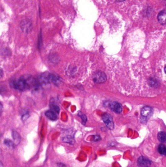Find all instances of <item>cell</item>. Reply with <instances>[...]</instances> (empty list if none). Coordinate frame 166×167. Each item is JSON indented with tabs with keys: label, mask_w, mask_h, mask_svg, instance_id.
Returning a JSON list of instances; mask_svg holds the SVG:
<instances>
[{
	"label": "cell",
	"mask_w": 166,
	"mask_h": 167,
	"mask_svg": "<svg viewBox=\"0 0 166 167\" xmlns=\"http://www.w3.org/2000/svg\"><path fill=\"white\" fill-rule=\"evenodd\" d=\"M14 88L20 90H23L27 88L26 84L23 77L14 80L12 83Z\"/></svg>",
	"instance_id": "cell-1"
},
{
	"label": "cell",
	"mask_w": 166,
	"mask_h": 167,
	"mask_svg": "<svg viewBox=\"0 0 166 167\" xmlns=\"http://www.w3.org/2000/svg\"><path fill=\"white\" fill-rule=\"evenodd\" d=\"M102 119L104 122L107 128L110 130H113L114 128V123L112 117L108 113H105L102 117Z\"/></svg>",
	"instance_id": "cell-2"
},
{
	"label": "cell",
	"mask_w": 166,
	"mask_h": 167,
	"mask_svg": "<svg viewBox=\"0 0 166 167\" xmlns=\"http://www.w3.org/2000/svg\"><path fill=\"white\" fill-rule=\"evenodd\" d=\"M106 76L104 72L98 71L93 75L94 81L97 83H103L106 80Z\"/></svg>",
	"instance_id": "cell-3"
},
{
	"label": "cell",
	"mask_w": 166,
	"mask_h": 167,
	"mask_svg": "<svg viewBox=\"0 0 166 167\" xmlns=\"http://www.w3.org/2000/svg\"><path fill=\"white\" fill-rule=\"evenodd\" d=\"M137 164L140 167H149L152 164V161L148 158L141 156L137 159Z\"/></svg>",
	"instance_id": "cell-4"
},
{
	"label": "cell",
	"mask_w": 166,
	"mask_h": 167,
	"mask_svg": "<svg viewBox=\"0 0 166 167\" xmlns=\"http://www.w3.org/2000/svg\"><path fill=\"white\" fill-rule=\"evenodd\" d=\"M110 108H111L113 112L117 113H121L122 111V107L121 104L117 102H114V103H111L110 104Z\"/></svg>",
	"instance_id": "cell-5"
},
{
	"label": "cell",
	"mask_w": 166,
	"mask_h": 167,
	"mask_svg": "<svg viewBox=\"0 0 166 167\" xmlns=\"http://www.w3.org/2000/svg\"><path fill=\"white\" fill-rule=\"evenodd\" d=\"M166 11L165 9L162 10L159 13L157 17V19L160 24L162 25H165L166 23Z\"/></svg>",
	"instance_id": "cell-6"
},
{
	"label": "cell",
	"mask_w": 166,
	"mask_h": 167,
	"mask_svg": "<svg viewBox=\"0 0 166 167\" xmlns=\"http://www.w3.org/2000/svg\"><path fill=\"white\" fill-rule=\"evenodd\" d=\"M45 115L50 120H52V121H55L56 120L58 119V116L57 115L56 113L55 112L53 111H47L45 112Z\"/></svg>",
	"instance_id": "cell-7"
},
{
	"label": "cell",
	"mask_w": 166,
	"mask_h": 167,
	"mask_svg": "<svg viewBox=\"0 0 166 167\" xmlns=\"http://www.w3.org/2000/svg\"><path fill=\"white\" fill-rule=\"evenodd\" d=\"M152 112V108L150 107L147 106L144 107L141 111V114L142 117H147Z\"/></svg>",
	"instance_id": "cell-8"
},
{
	"label": "cell",
	"mask_w": 166,
	"mask_h": 167,
	"mask_svg": "<svg viewBox=\"0 0 166 167\" xmlns=\"http://www.w3.org/2000/svg\"><path fill=\"white\" fill-rule=\"evenodd\" d=\"M12 137L15 145H18L21 141V136L20 134L16 131H13Z\"/></svg>",
	"instance_id": "cell-9"
},
{
	"label": "cell",
	"mask_w": 166,
	"mask_h": 167,
	"mask_svg": "<svg viewBox=\"0 0 166 167\" xmlns=\"http://www.w3.org/2000/svg\"><path fill=\"white\" fill-rule=\"evenodd\" d=\"M21 28L24 31L28 32L31 29V23H28L27 21L26 22L24 21V23H22V25H21Z\"/></svg>",
	"instance_id": "cell-10"
},
{
	"label": "cell",
	"mask_w": 166,
	"mask_h": 167,
	"mask_svg": "<svg viewBox=\"0 0 166 167\" xmlns=\"http://www.w3.org/2000/svg\"><path fill=\"white\" fill-rule=\"evenodd\" d=\"M157 138L159 141L161 143H164L166 142V134L164 131H160L158 133Z\"/></svg>",
	"instance_id": "cell-11"
},
{
	"label": "cell",
	"mask_w": 166,
	"mask_h": 167,
	"mask_svg": "<svg viewBox=\"0 0 166 167\" xmlns=\"http://www.w3.org/2000/svg\"><path fill=\"white\" fill-rule=\"evenodd\" d=\"M158 151L161 155H166V148L165 145L163 144H160L158 147Z\"/></svg>",
	"instance_id": "cell-12"
},
{
	"label": "cell",
	"mask_w": 166,
	"mask_h": 167,
	"mask_svg": "<svg viewBox=\"0 0 166 167\" xmlns=\"http://www.w3.org/2000/svg\"><path fill=\"white\" fill-rule=\"evenodd\" d=\"M4 143L6 145V146H7L8 147H14V143L12 140H9V139H6L4 141Z\"/></svg>",
	"instance_id": "cell-13"
},
{
	"label": "cell",
	"mask_w": 166,
	"mask_h": 167,
	"mask_svg": "<svg viewBox=\"0 0 166 167\" xmlns=\"http://www.w3.org/2000/svg\"><path fill=\"white\" fill-rule=\"evenodd\" d=\"M51 107L52 109L53 110L54 112L58 113H59L60 109L59 107H58V106L57 105H55V104H52Z\"/></svg>",
	"instance_id": "cell-14"
},
{
	"label": "cell",
	"mask_w": 166,
	"mask_h": 167,
	"mask_svg": "<svg viewBox=\"0 0 166 167\" xmlns=\"http://www.w3.org/2000/svg\"><path fill=\"white\" fill-rule=\"evenodd\" d=\"M80 117H81V119H82V123H83L84 124H85L87 121V118L85 116L84 114H83L82 116V115H81Z\"/></svg>",
	"instance_id": "cell-15"
},
{
	"label": "cell",
	"mask_w": 166,
	"mask_h": 167,
	"mask_svg": "<svg viewBox=\"0 0 166 167\" xmlns=\"http://www.w3.org/2000/svg\"><path fill=\"white\" fill-rule=\"evenodd\" d=\"M100 139V136H94L93 140L94 141H98Z\"/></svg>",
	"instance_id": "cell-16"
},
{
	"label": "cell",
	"mask_w": 166,
	"mask_h": 167,
	"mask_svg": "<svg viewBox=\"0 0 166 167\" xmlns=\"http://www.w3.org/2000/svg\"><path fill=\"white\" fill-rule=\"evenodd\" d=\"M2 110H3V106L1 103H0V115L2 113Z\"/></svg>",
	"instance_id": "cell-17"
},
{
	"label": "cell",
	"mask_w": 166,
	"mask_h": 167,
	"mask_svg": "<svg viewBox=\"0 0 166 167\" xmlns=\"http://www.w3.org/2000/svg\"><path fill=\"white\" fill-rule=\"evenodd\" d=\"M28 114H25V115L23 116V117H22V119H23V120H24V121H25V120H26L28 118Z\"/></svg>",
	"instance_id": "cell-18"
},
{
	"label": "cell",
	"mask_w": 166,
	"mask_h": 167,
	"mask_svg": "<svg viewBox=\"0 0 166 167\" xmlns=\"http://www.w3.org/2000/svg\"><path fill=\"white\" fill-rule=\"evenodd\" d=\"M3 75V70L2 69L0 68V79L2 77V76Z\"/></svg>",
	"instance_id": "cell-19"
},
{
	"label": "cell",
	"mask_w": 166,
	"mask_h": 167,
	"mask_svg": "<svg viewBox=\"0 0 166 167\" xmlns=\"http://www.w3.org/2000/svg\"><path fill=\"white\" fill-rule=\"evenodd\" d=\"M116 1L118 2H123L125 1V0H116Z\"/></svg>",
	"instance_id": "cell-20"
}]
</instances>
